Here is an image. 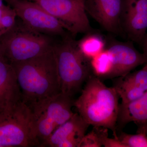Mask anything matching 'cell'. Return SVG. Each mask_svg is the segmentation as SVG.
I'll return each mask as SVG.
<instances>
[{"label":"cell","mask_w":147,"mask_h":147,"mask_svg":"<svg viewBox=\"0 0 147 147\" xmlns=\"http://www.w3.org/2000/svg\"><path fill=\"white\" fill-rule=\"evenodd\" d=\"M11 64L16 72L22 101L28 106L61 92L53 48L35 57Z\"/></svg>","instance_id":"6da1fadb"},{"label":"cell","mask_w":147,"mask_h":147,"mask_svg":"<svg viewBox=\"0 0 147 147\" xmlns=\"http://www.w3.org/2000/svg\"><path fill=\"white\" fill-rule=\"evenodd\" d=\"M119 97L114 87H108L92 74L87 80L80 96L74 102L78 113L90 125L113 131L118 139L117 123Z\"/></svg>","instance_id":"7a4b0ae2"},{"label":"cell","mask_w":147,"mask_h":147,"mask_svg":"<svg viewBox=\"0 0 147 147\" xmlns=\"http://www.w3.org/2000/svg\"><path fill=\"white\" fill-rule=\"evenodd\" d=\"M71 34L53 47L61 93L73 98L92 75L90 61L83 55Z\"/></svg>","instance_id":"3957f363"},{"label":"cell","mask_w":147,"mask_h":147,"mask_svg":"<svg viewBox=\"0 0 147 147\" xmlns=\"http://www.w3.org/2000/svg\"><path fill=\"white\" fill-rule=\"evenodd\" d=\"M52 36L34 30L21 20L0 37L4 55L11 63L28 60L52 50L55 43Z\"/></svg>","instance_id":"277c9868"},{"label":"cell","mask_w":147,"mask_h":147,"mask_svg":"<svg viewBox=\"0 0 147 147\" xmlns=\"http://www.w3.org/2000/svg\"><path fill=\"white\" fill-rule=\"evenodd\" d=\"M74 100L62 93L28 106L32 115V128L38 147L73 116Z\"/></svg>","instance_id":"5b68a950"},{"label":"cell","mask_w":147,"mask_h":147,"mask_svg":"<svg viewBox=\"0 0 147 147\" xmlns=\"http://www.w3.org/2000/svg\"><path fill=\"white\" fill-rule=\"evenodd\" d=\"M38 147L32 128L31 110L21 100L0 108V147Z\"/></svg>","instance_id":"8992f818"},{"label":"cell","mask_w":147,"mask_h":147,"mask_svg":"<svg viewBox=\"0 0 147 147\" xmlns=\"http://www.w3.org/2000/svg\"><path fill=\"white\" fill-rule=\"evenodd\" d=\"M57 18L74 36L94 31L90 24L83 0H30Z\"/></svg>","instance_id":"52a82bcc"},{"label":"cell","mask_w":147,"mask_h":147,"mask_svg":"<svg viewBox=\"0 0 147 147\" xmlns=\"http://www.w3.org/2000/svg\"><path fill=\"white\" fill-rule=\"evenodd\" d=\"M17 17L30 28L50 36L70 34L63 24L37 3L30 0H5Z\"/></svg>","instance_id":"ba28073f"},{"label":"cell","mask_w":147,"mask_h":147,"mask_svg":"<svg viewBox=\"0 0 147 147\" xmlns=\"http://www.w3.org/2000/svg\"><path fill=\"white\" fill-rule=\"evenodd\" d=\"M87 14L105 31L125 37L121 26L123 0H83Z\"/></svg>","instance_id":"9c48e42d"},{"label":"cell","mask_w":147,"mask_h":147,"mask_svg":"<svg viewBox=\"0 0 147 147\" xmlns=\"http://www.w3.org/2000/svg\"><path fill=\"white\" fill-rule=\"evenodd\" d=\"M121 26L125 37L142 43L147 32V0L123 1Z\"/></svg>","instance_id":"30bf717a"},{"label":"cell","mask_w":147,"mask_h":147,"mask_svg":"<svg viewBox=\"0 0 147 147\" xmlns=\"http://www.w3.org/2000/svg\"><path fill=\"white\" fill-rule=\"evenodd\" d=\"M106 48L112 58L113 68L108 79L124 76L139 66L145 64L146 59L144 53H140L132 41H113Z\"/></svg>","instance_id":"8fae6325"},{"label":"cell","mask_w":147,"mask_h":147,"mask_svg":"<svg viewBox=\"0 0 147 147\" xmlns=\"http://www.w3.org/2000/svg\"><path fill=\"white\" fill-rule=\"evenodd\" d=\"M90 126L79 113H74L56 129L41 147H79Z\"/></svg>","instance_id":"7c38bea8"},{"label":"cell","mask_w":147,"mask_h":147,"mask_svg":"<svg viewBox=\"0 0 147 147\" xmlns=\"http://www.w3.org/2000/svg\"><path fill=\"white\" fill-rule=\"evenodd\" d=\"M113 87L121 99V104H126L141 97L147 92V63L138 71L116 78Z\"/></svg>","instance_id":"4fadbf2b"},{"label":"cell","mask_w":147,"mask_h":147,"mask_svg":"<svg viewBox=\"0 0 147 147\" xmlns=\"http://www.w3.org/2000/svg\"><path fill=\"white\" fill-rule=\"evenodd\" d=\"M22 100L14 67L3 55L0 57V108H8Z\"/></svg>","instance_id":"5bb4252c"},{"label":"cell","mask_w":147,"mask_h":147,"mask_svg":"<svg viewBox=\"0 0 147 147\" xmlns=\"http://www.w3.org/2000/svg\"><path fill=\"white\" fill-rule=\"evenodd\" d=\"M131 122L138 125L147 122V92L137 100L119 104L117 127L121 129Z\"/></svg>","instance_id":"9a60e30c"},{"label":"cell","mask_w":147,"mask_h":147,"mask_svg":"<svg viewBox=\"0 0 147 147\" xmlns=\"http://www.w3.org/2000/svg\"><path fill=\"white\" fill-rule=\"evenodd\" d=\"M106 44L103 37L94 31L86 34L83 38L77 41L81 53L89 61L105 50Z\"/></svg>","instance_id":"2e32d148"},{"label":"cell","mask_w":147,"mask_h":147,"mask_svg":"<svg viewBox=\"0 0 147 147\" xmlns=\"http://www.w3.org/2000/svg\"><path fill=\"white\" fill-rule=\"evenodd\" d=\"M90 65L93 75L101 80L108 79L113 68L112 56L109 50L106 48L92 58Z\"/></svg>","instance_id":"e0dca14e"},{"label":"cell","mask_w":147,"mask_h":147,"mask_svg":"<svg viewBox=\"0 0 147 147\" xmlns=\"http://www.w3.org/2000/svg\"><path fill=\"white\" fill-rule=\"evenodd\" d=\"M137 134H128L122 132L118 139L125 147H147V135L144 131Z\"/></svg>","instance_id":"ac0fdd59"},{"label":"cell","mask_w":147,"mask_h":147,"mask_svg":"<svg viewBox=\"0 0 147 147\" xmlns=\"http://www.w3.org/2000/svg\"><path fill=\"white\" fill-rule=\"evenodd\" d=\"M17 17L14 9L9 5H6L1 19V36L14 27L16 23Z\"/></svg>","instance_id":"d6986e66"},{"label":"cell","mask_w":147,"mask_h":147,"mask_svg":"<svg viewBox=\"0 0 147 147\" xmlns=\"http://www.w3.org/2000/svg\"><path fill=\"white\" fill-rule=\"evenodd\" d=\"M102 127H94L89 133L86 134L80 143L79 147H100Z\"/></svg>","instance_id":"ffe728a7"},{"label":"cell","mask_w":147,"mask_h":147,"mask_svg":"<svg viewBox=\"0 0 147 147\" xmlns=\"http://www.w3.org/2000/svg\"><path fill=\"white\" fill-rule=\"evenodd\" d=\"M108 129L104 128L101 134V143L102 146L105 147H125V146L118 139L109 138L108 137Z\"/></svg>","instance_id":"44dd1931"},{"label":"cell","mask_w":147,"mask_h":147,"mask_svg":"<svg viewBox=\"0 0 147 147\" xmlns=\"http://www.w3.org/2000/svg\"><path fill=\"white\" fill-rule=\"evenodd\" d=\"M142 43L143 45V51H144L143 53L146 59V63H147V32Z\"/></svg>","instance_id":"7402d4cb"},{"label":"cell","mask_w":147,"mask_h":147,"mask_svg":"<svg viewBox=\"0 0 147 147\" xmlns=\"http://www.w3.org/2000/svg\"><path fill=\"white\" fill-rule=\"evenodd\" d=\"M139 127L138 129V132L139 131H144L147 135V122L139 125Z\"/></svg>","instance_id":"603a6c76"},{"label":"cell","mask_w":147,"mask_h":147,"mask_svg":"<svg viewBox=\"0 0 147 147\" xmlns=\"http://www.w3.org/2000/svg\"><path fill=\"white\" fill-rule=\"evenodd\" d=\"M5 5L4 4L2 6L0 7V37L1 36V19L2 16V15L3 14V13L4 11L5 8Z\"/></svg>","instance_id":"cb8c5ba5"},{"label":"cell","mask_w":147,"mask_h":147,"mask_svg":"<svg viewBox=\"0 0 147 147\" xmlns=\"http://www.w3.org/2000/svg\"><path fill=\"white\" fill-rule=\"evenodd\" d=\"M3 55H4L3 50L1 44V42H0V57H1Z\"/></svg>","instance_id":"d4e9b609"},{"label":"cell","mask_w":147,"mask_h":147,"mask_svg":"<svg viewBox=\"0 0 147 147\" xmlns=\"http://www.w3.org/2000/svg\"><path fill=\"white\" fill-rule=\"evenodd\" d=\"M3 5H4L3 0H0V7L2 6Z\"/></svg>","instance_id":"484cf974"}]
</instances>
